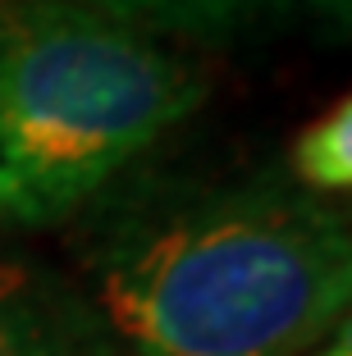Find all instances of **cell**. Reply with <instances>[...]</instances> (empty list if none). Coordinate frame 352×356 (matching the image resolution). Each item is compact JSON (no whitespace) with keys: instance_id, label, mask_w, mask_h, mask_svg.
Here are the masks:
<instances>
[{"instance_id":"277c9868","label":"cell","mask_w":352,"mask_h":356,"mask_svg":"<svg viewBox=\"0 0 352 356\" xmlns=\"http://www.w3.org/2000/svg\"><path fill=\"white\" fill-rule=\"evenodd\" d=\"M0 356H83L64 293L19 265H0Z\"/></svg>"},{"instance_id":"5b68a950","label":"cell","mask_w":352,"mask_h":356,"mask_svg":"<svg viewBox=\"0 0 352 356\" xmlns=\"http://www.w3.org/2000/svg\"><path fill=\"white\" fill-rule=\"evenodd\" d=\"M289 178L316 197H343L352 188V105L334 101L298 133L289 151Z\"/></svg>"},{"instance_id":"3957f363","label":"cell","mask_w":352,"mask_h":356,"mask_svg":"<svg viewBox=\"0 0 352 356\" xmlns=\"http://www.w3.org/2000/svg\"><path fill=\"white\" fill-rule=\"evenodd\" d=\"M146 37L188 42H234L293 19L348 23V0H73Z\"/></svg>"},{"instance_id":"7a4b0ae2","label":"cell","mask_w":352,"mask_h":356,"mask_svg":"<svg viewBox=\"0 0 352 356\" xmlns=\"http://www.w3.org/2000/svg\"><path fill=\"white\" fill-rule=\"evenodd\" d=\"M201 101L206 78L146 32L73 0H0V220H73Z\"/></svg>"},{"instance_id":"8992f818","label":"cell","mask_w":352,"mask_h":356,"mask_svg":"<svg viewBox=\"0 0 352 356\" xmlns=\"http://www.w3.org/2000/svg\"><path fill=\"white\" fill-rule=\"evenodd\" d=\"M311 356H352V347H348V329H343L339 338H330L321 352H311Z\"/></svg>"},{"instance_id":"6da1fadb","label":"cell","mask_w":352,"mask_h":356,"mask_svg":"<svg viewBox=\"0 0 352 356\" xmlns=\"http://www.w3.org/2000/svg\"><path fill=\"white\" fill-rule=\"evenodd\" d=\"M348 302V215L289 174L128 206L64 293L83 356H311Z\"/></svg>"}]
</instances>
